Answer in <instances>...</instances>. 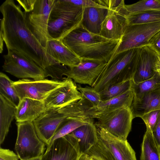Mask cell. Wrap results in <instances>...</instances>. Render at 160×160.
<instances>
[{"label": "cell", "mask_w": 160, "mask_h": 160, "mask_svg": "<svg viewBox=\"0 0 160 160\" xmlns=\"http://www.w3.org/2000/svg\"><path fill=\"white\" fill-rule=\"evenodd\" d=\"M13 0H6L0 7V35L8 51H16L34 61L45 71L57 62L28 28L24 11Z\"/></svg>", "instance_id": "cell-1"}, {"label": "cell", "mask_w": 160, "mask_h": 160, "mask_svg": "<svg viewBox=\"0 0 160 160\" xmlns=\"http://www.w3.org/2000/svg\"><path fill=\"white\" fill-rule=\"evenodd\" d=\"M61 40L81 59L106 62L114 55L121 41V40L109 39L92 33L81 24Z\"/></svg>", "instance_id": "cell-2"}, {"label": "cell", "mask_w": 160, "mask_h": 160, "mask_svg": "<svg viewBox=\"0 0 160 160\" xmlns=\"http://www.w3.org/2000/svg\"><path fill=\"white\" fill-rule=\"evenodd\" d=\"M140 49L133 48L114 55L92 87L99 92L111 84L132 80L137 68Z\"/></svg>", "instance_id": "cell-3"}, {"label": "cell", "mask_w": 160, "mask_h": 160, "mask_svg": "<svg viewBox=\"0 0 160 160\" xmlns=\"http://www.w3.org/2000/svg\"><path fill=\"white\" fill-rule=\"evenodd\" d=\"M84 8L76 6L68 0L58 3L50 14L48 27L49 39L61 40L80 25Z\"/></svg>", "instance_id": "cell-4"}, {"label": "cell", "mask_w": 160, "mask_h": 160, "mask_svg": "<svg viewBox=\"0 0 160 160\" xmlns=\"http://www.w3.org/2000/svg\"><path fill=\"white\" fill-rule=\"evenodd\" d=\"M96 127L98 141L89 150V156L98 160H137L135 152L127 140H120Z\"/></svg>", "instance_id": "cell-5"}, {"label": "cell", "mask_w": 160, "mask_h": 160, "mask_svg": "<svg viewBox=\"0 0 160 160\" xmlns=\"http://www.w3.org/2000/svg\"><path fill=\"white\" fill-rule=\"evenodd\" d=\"M17 136L15 149L20 160L42 157L45 144L38 137L33 122H17Z\"/></svg>", "instance_id": "cell-6"}, {"label": "cell", "mask_w": 160, "mask_h": 160, "mask_svg": "<svg viewBox=\"0 0 160 160\" xmlns=\"http://www.w3.org/2000/svg\"><path fill=\"white\" fill-rule=\"evenodd\" d=\"M54 1V0H36L30 10L23 11L28 28L45 49L49 39L48 19Z\"/></svg>", "instance_id": "cell-7"}, {"label": "cell", "mask_w": 160, "mask_h": 160, "mask_svg": "<svg viewBox=\"0 0 160 160\" xmlns=\"http://www.w3.org/2000/svg\"><path fill=\"white\" fill-rule=\"evenodd\" d=\"M133 119L130 107H123L102 115L95 124L118 139L126 141Z\"/></svg>", "instance_id": "cell-8"}, {"label": "cell", "mask_w": 160, "mask_h": 160, "mask_svg": "<svg viewBox=\"0 0 160 160\" xmlns=\"http://www.w3.org/2000/svg\"><path fill=\"white\" fill-rule=\"evenodd\" d=\"M4 71L18 78L40 80L46 78L44 70L33 61L16 51H8L3 56Z\"/></svg>", "instance_id": "cell-9"}, {"label": "cell", "mask_w": 160, "mask_h": 160, "mask_svg": "<svg viewBox=\"0 0 160 160\" xmlns=\"http://www.w3.org/2000/svg\"><path fill=\"white\" fill-rule=\"evenodd\" d=\"M160 31V22L127 26L121 42L114 54L130 49L140 48L148 44L156 33Z\"/></svg>", "instance_id": "cell-10"}, {"label": "cell", "mask_w": 160, "mask_h": 160, "mask_svg": "<svg viewBox=\"0 0 160 160\" xmlns=\"http://www.w3.org/2000/svg\"><path fill=\"white\" fill-rule=\"evenodd\" d=\"M65 79L59 81L22 79L14 82L13 85L20 101L24 98L43 101L52 91L64 82Z\"/></svg>", "instance_id": "cell-11"}, {"label": "cell", "mask_w": 160, "mask_h": 160, "mask_svg": "<svg viewBox=\"0 0 160 160\" xmlns=\"http://www.w3.org/2000/svg\"><path fill=\"white\" fill-rule=\"evenodd\" d=\"M82 98L76 83L66 77L64 82L52 91L43 101L46 110H58L77 102Z\"/></svg>", "instance_id": "cell-12"}, {"label": "cell", "mask_w": 160, "mask_h": 160, "mask_svg": "<svg viewBox=\"0 0 160 160\" xmlns=\"http://www.w3.org/2000/svg\"><path fill=\"white\" fill-rule=\"evenodd\" d=\"M81 155L77 139L69 133L46 147L42 160H79Z\"/></svg>", "instance_id": "cell-13"}, {"label": "cell", "mask_w": 160, "mask_h": 160, "mask_svg": "<svg viewBox=\"0 0 160 160\" xmlns=\"http://www.w3.org/2000/svg\"><path fill=\"white\" fill-rule=\"evenodd\" d=\"M78 65L68 67L65 76L75 83L87 84L92 87L107 62L100 61L81 59Z\"/></svg>", "instance_id": "cell-14"}, {"label": "cell", "mask_w": 160, "mask_h": 160, "mask_svg": "<svg viewBox=\"0 0 160 160\" xmlns=\"http://www.w3.org/2000/svg\"><path fill=\"white\" fill-rule=\"evenodd\" d=\"M68 117L59 112L58 109L46 110L33 122L37 134L48 147L61 123Z\"/></svg>", "instance_id": "cell-15"}, {"label": "cell", "mask_w": 160, "mask_h": 160, "mask_svg": "<svg viewBox=\"0 0 160 160\" xmlns=\"http://www.w3.org/2000/svg\"><path fill=\"white\" fill-rule=\"evenodd\" d=\"M134 97L132 88L114 98L102 101L97 106L88 108L83 115L87 118L98 119L102 115L123 107H130Z\"/></svg>", "instance_id": "cell-16"}, {"label": "cell", "mask_w": 160, "mask_h": 160, "mask_svg": "<svg viewBox=\"0 0 160 160\" xmlns=\"http://www.w3.org/2000/svg\"><path fill=\"white\" fill-rule=\"evenodd\" d=\"M128 25L126 17L114 9H108L99 35L109 39L121 40Z\"/></svg>", "instance_id": "cell-17"}, {"label": "cell", "mask_w": 160, "mask_h": 160, "mask_svg": "<svg viewBox=\"0 0 160 160\" xmlns=\"http://www.w3.org/2000/svg\"><path fill=\"white\" fill-rule=\"evenodd\" d=\"M157 56L156 52L149 45L140 48L137 68L132 79L134 83L149 79L155 75L153 66Z\"/></svg>", "instance_id": "cell-18"}, {"label": "cell", "mask_w": 160, "mask_h": 160, "mask_svg": "<svg viewBox=\"0 0 160 160\" xmlns=\"http://www.w3.org/2000/svg\"><path fill=\"white\" fill-rule=\"evenodd\" d=\"M133 119L160 109V87L138 97H134L130 107Z\"/></svg>", "instance_id": "cell-19"}, {"label": "cell", "mask_w": 160, "mask_h": 160, "mask_svg": "<svg viewBox=\"0 0 160 160\" xmlns=\"http://www.w3.org/2000/svg\"><path fill=\"white\" fill-rule=\"evenodd\" d=\"M45 51L56 62L68 67L77 66L82 61L61 40H48Z\"/></svg>", "instance_id": "cell-20"}, {"label": "cell", "mask_w": 160, "mask_h": 160, "mask_svg": "<svg viewBox=\"0 0 160 160\" xmlns=\"http://www.w3.org/2000/svg\"><path fill=\"white\" fill-rule=\"evenodd\" d=\"M46 111L43 101L24 98L17 106L15 119L17 122H33Z\"/></svg>", "instance_id": "cell-21"}, {"label": "cell", "mask_w": 160, "mask_h": 160, "mask_svg": "<svg viewBox=\"0 0 160 160\" xmlns=\"http://www.w3.org/2000/svg\"><path fill=\"white\" fill-rule=\"evenodd\" d=\"M70 133L77 139L81 155L87 154L98 141L97 128L93 120L77 128Z\"/></svg>", "instance_id": "cell-22"}, {"label": "cell", "mask_w": 160, "mask_h": 160, "mask_svg": "<svg viewBox=\"0 0 160 160\" xmlns=\"http://www.w3.org/2000/svg\"><path fill=\"white\" fill-rule=\"evenodd\" d=\"M108 9L104 8H84L81 25L89 32L99 35L101 25L107 15Z\"/></svg>", "instance_id": "cell-23"}, {"label": "cell", "mask_w": 160, "mask_h": 160, "mask_svg": "<svg viewBox=\"0 0 160 160\" xmlns=\"http://www.w3.org/2000/svg\"><path fill=\"white\" fill-rule=\"evenodd\" d=\"M17 106L0 94V144L3 143L15 118Z\"/></svg>", "instance_id": "cell-24"}, {"label": "cell", "mask_w": 160, "mask_h": 160, "mask_svg": "<svg viewBox=\"0 0 160 160\" xmlns=\"http://www.w3.org/2000/svg\"><path fill=\"white\" fill-rule=\"evenodd\" d=\"M146 127L142 144L140 160H160V149L155 140L152 130Z\"/></svg>", "instance_id": "cell-25"}, {"label": "cell", "mask_w": 160, "mask_h": 160, "mask_svg": "<svg viewBox=\"0 0 160 160\" xmlns=\"http://www.w3.org/2000/svg\"><path fill=\"white\" fill-rule=\"evenodd\" d=\"M93 119L81 117H67L59 126L52 137L50 145L55 140L71 133L77 128L93 120Z\"/></svg>", "instance_id": "cell-26"}, {"label": "cell", "mask_w": 160, "mask_h": 160, "mask_svg": "<svg viewBox=\"0 0 160 160\" xmlns=\"http://www.w3.org/2000/svg\"><path fill=\"white\" fill-rule=\"evenodd\" d=\"M120 10L127 17L130 14L151 10L160 11V0H144L130 5L125 4Z\"/></svg>", "instance_id": "cell-27"}, {"label": "cell", "mask_w": 160, "mask_h": 160, "mask_svg": "<svg viewBox=\"0 0 160 160\" xmlns=\"http://www.w3.org/2000/svg\"><path fill=\"white\" fill-rule=\"evenodd\" d=\"M132 81L129 80L111 84L100 91L102 101H105L118 97L132 88Z\"/></svg>", "instance_id": "cell-28"}, {"label": "cell", "mask_w": 160, "mask_h": 160, "mask_svg": "<svg viewBox=\"0 0 160 160\" xmlns=\"http://www.w3.org/2000/svg\"><path fill=\"white\" fill-rule=\"evenodd\" d=\"M12 81L6 75L0 73V94L17 106L20 100Z\"/></svg>", "instance_id": "cell-29"}, {"label": "cell", "mask_w": 160, "mask_h": 160, "mask_svg": "<svg viewBox=\"0 0 160 160\" xmlns=\"http://www.w3.org/2000/svg\"><path fill=\"white\" fill-rule=\"evenodd\" d=\"M127 17L129 24L157 22H160V11L151 10L130 14Z\"/></svg>", "instance_id": "cell-30"}, {"label": "cell", "mask_w": 160, "mask_h": 160, "mask_svg": "<svg viewBox=\"0 0 160 160\" xmlns=\"http://www.w3.org/2000/svg\"><path fill=\"white\" fill-rule=\"evenodd\" d=\"M160 87V75L156 72L151 78L137 83L132 82L134 97H138Z\"/></svg>", "instance_id": "cell-31"}, {"label": "cell", "mask_w": 160, "mask_h": 160, "mask_svg": "<svg viewBox=\"0 0 160 160\" xmlns=\"http://www.w3.org/2000/svg\"><path fill=\"white\" fill-rule=\"evenodd\" d=\"M77 87L82 97L89 102L92 106H97L102 101L99 92L95 91L93 87H83L78 85Z\"/></svg>", "instance_id": "cell-32"}, {"label": "cell", "mask_w": 160, "mask_h": 160, "mask_svg": "<svg viewBox=\"0 0 160 160\" xmlns=\"http://www.w3.org/2000/svg\"><path fill=\"white\" fill-rule=\"evenodd\" d=\"M160 114V109L157 110L146 114L141 117L146 126L148 127L152 130V132L155 128Z\"/></svg>", "instance_id": "cell-33"}, {"label": "cell", "mask_w": 160, "mask_h": 160, "mask_svg": "<svg viewBox=\"0 0 160 160\" xmlns=\"http://www.w3.org/2000/svg\"><path fill=\"white\" fill-rule=\"evenodd\" d=\"M69 1L76 6L83 7H99L108 9L99 4L97 0H69Z\"/></svg>", "instance_id": "cell-34"}, {"label": "cell", "mask_w": 160, "mask_h": 160, "mask_svg": "<svg viewBox=\"0 0 160 160\" xmlns=\"http://www.w3.org/2000/svg\"><path fill=\"white\" fill-rule=\"evenodd\" d=\"M98 3L108 9H117L125 4L123 0H98Z\"/></svg>", "instance_id": "cell-35"}, {"label": "cell", "mask_w": 160, "mask_h": 160, "mask_svg": "<svg viewBox=\"0 0 160 160\" xmlns=\"http://www.w3.org/2000/svg\"><path fill=\"white\" fill-rule=\"evenodd\" d=\"M19 158L13 151L0 147V160H19Z\"/></svg>", "instance_id": "cell-36"}, {"label": "cell", "mask_w": 160, "mask_h": 160, "mask_svg": "<svg viewBox=\"0 0 160 160\" xmlns=\"http://www.w3.org/2000/svg\"><path fill=\"white\" fill-rule=\"evenodd\" d=\"M148 45L155 51L160 52V31L152 37Z\"/></svg>", "instance_id": "cell-37"}, {"label": "cell", "mask_w": 160, "mask_h": 160, "mask_svg": "<svg viewBox=\"0 0 160 160\" xmlns=\"http://www.w3.org/2000/svg\"><path fill=\"white\" fill-rule=\"evenodd\" d=\"M36 0H17L21 7L23 9L24 12L30 10L33 7Z\"/></svg>", "instance_id": "cell-38"}, {"label": "cell", "mask_w": 160, "mask_h": 160, "mask_svg": "<svg viewBox=\"0 0 160 160\" xmlns=\"http://www.w3.org/2000/svg\"><path fill=\"white\" fill-rule=\"evenodd\" d=\"M153 134L157 146L160 149V114L157 120L155 128L153 132Z\"/></svg>", "instance_id": "cell-39"}, {"label": "cell", "mask_w": 160, "mask_h": 160, "mask_svg": "<svg viewBox=\"0 0 160 160\" xmlns=\"http://www.w3.org/2000/svg\"><path fill=\"white\" fill-rule=\"evenodd\" d=\"M153 69L155 72L160 75V58L158 55L153 66Z\"/></svg>", "instance_id": "cell-40"}, {"label": "cell", "mask_w": 160, "mask_h": 160, "mask_svg": "<svg viewBox=\"0 0 160 160\" xmlns=\"http://www.w3.org/2000/svg\"><path fill=\"white\" fill-rule=\"evenodd\" d=\"M3 42H4L2 37L0 35V52L1 53H2L3 50Z\"/></svg>", "instance_id": "cell-41"}, {"label": "cell", "mask_w": 160, "mask_h": 160, "mask_svg": "<svg viewBox=\"0 0 160 160\" xmlns=\"http://www.w3.org/2000/svg\"><path fill=\"white\" fill-rule=\"evenodd\" d=\"M79 160H89V157L87 154H82L80 157Z\"/></svg>", "instance_id": "cell-42"}, {"label": "cell", "mask_w": 160, "mask_h": 160, "mask_svg": "<svg viewBox=\"0 0 160 160\" xmlns=\"http://www.w3.org/2000/svg\"><path fill=\"white\" fill-rule=\"evenodd\" d=\"M42 157L32 158L27 160H42Z\"/></svg>", "instance_id": "cell-43"}, {"label": "cell", "mask_w": 160, "mask_h": 160, "mask_svg": "<svg viewBox=\"0 0 160 160\" xmlns=\"http://www.w3.org/2000/svg\"><path fill=\"white\" fill-rule=\"evenodd\" d=\"M89 160H98V159H97L91 157L89 156Z\"/></svg>", "instance_id": "cell-44"}, {"label": "cell", "mask_w": 160, "mask_h": 160, "mask_svg": "<svg viewBox=\"0 0 160 160\" xmlns=\"http://www.w3.org/2000/svg\"><path fill=\"white\" fill-rule=\"evenodd\" d=\"M157 55L159 56V57L160 58V52L155 51Z\"/></svg>", "instance_id": "cell-45"}]
</instances>
